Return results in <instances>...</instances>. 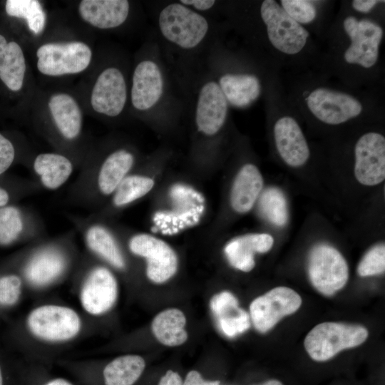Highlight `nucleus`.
<instances>
[{
	"label": "nucleus",
	"instance_id": "obj_33",
	"mask_svg": "<svg viewBox=\"0 0 385 385\" xmlns=\"http://www.w3.org/2000/svg\"><path fill=\"white\" fill-rule=\"evenodd\" d=\"M280 6L293 20L301 25L311 23L317 16V9L310 1L282 0Z\"/></svg>",
	"mask_w": 385,
	"mask_h": 385
},
{
	"label": "nucleus",
	"instance_id": "obj_46",
	"mask_svg": "<svg viewBox=\"0 0 385 385\" xmlns=\"http://www.w3.org/2000/svg\"><path fill=\"white\" fill-rule=\"evenodd\" d=\"M210 385H219V381H211Z\"/></svg>",
	"mask_w": 385,
	"mask_h": 385
},
{
	"label": "nucleus",
	"instance_id": "obj_25",
	"mask_svg": "<svg viewBox=\"0 0 385 385\" xmlns=\"http://www.w3.org/2000/svg\"><path fill=\"white\" fill-rule=\"evenodd\" d=\"M35 172L42 184L51 190L61 187L73 171L71 162L64 155L57 153H41L34 163Z\"/></svg>",
	"mask_w": 385,
	"mask_h": 385
},
{
	"label": "nucleus",
	"instance_id": "obj_39",
	"mask_svg": "<svg viewBox=\"0 0 385 385\" xmlns=\"http://www.w3.org/2000/svg\"><path fill=\"white\" fill-rule=\"evenodd\" d=\"M384 1L377 0H354L351 6L354 10L361 13H368L379 3Z\"/></svg>",
	"mask_w": 385,
	"mask_h": 385
},
{
	"label": "nucleus",
	"instance_id": "obj_2",
	"mask_svg": "<svg viewBox=\"0 0 385 385\" xmlns=\"http://www.w3.org/2000/svg\"><path fill=\"white\" fill-rule=\"evenodd\" d=\"M155 24L162 51L176 72L199 63L217 39L210 16L179 1L164 3L156 11Z\"/></svg>",
	"mask_w": 385,
	"mask_h": 385
},
{
	"label": "nucleus",
	"instance_id": "obj_12",
	"mask_svg": "<svg viewBox=\"0 0 385 385\" xmlns=\"http://www.w3.org/2000/svg\"><path fill=\"white\" fill-rule=\"evenodd\" d=\"M130 251L147 260L146 275L155 283L170 279L178 269V257L165 241L149 234H138L129 242Z\"/></svg>",
	"mask_w": 385,
	"mask_h": 385
},
{
	"label": "nucleus",
	"instance_id": "obj_21",
	"mask_svg": "<svg viewBox=\"0 0 385 385\" xmlns=\"http://www.w3.org/2000/svg\"><path fill=\"white\" fill-rule=\"evenodd\" d=\"M65 267L64 256L57 250L47 248L31 257L25 268V275L32 284L43 286L58 278Z\"/></svg>",
	"mask_w": 385,
	"mask_h": 385
},
{
	"label": "nucleus",
	"instance_id": "obj_11",
	"mask_svg": "<svg viewBox=\"0 0 385 385\" xmlns=\"http://www.w3.org/2000/svg\"><path fill=\"white\" fill-rule=\"evenodd\" d=\"M302 304L300 296L292 289L277 287L254 299L250 306L255 329L265 333L282 317L295 312Z\"/></svg>",
	"mask_w": 385,
	"mask_h": 385
},
{
	"label": "nucleus",
	"instance_id": "obj_3",
	"mask_svg": "<svg viewBox=\"0 0 385 385\" xmlns=\"http://www.w3.org/2000/svg\"><path fill=\"white\" fill-rule=\"evenodd\" d=\"M368 334L367 329L361 325L323 322L307 334L304 345L313 360L324 361L342 350L361 344Z\"/></svg>",
	"mask_w": 385,
	"mask_h": 385
},
{
	"label": "nucleus",
	"instance_id": "obj_26",
	"mask_svg": "<svg viewBox=\"0 0 385 385\" xmlns=\"http://www.w3.org/2000/svg\"><path fill=\"white\" fill-rule=\"evenodd\" d=\"M145 366L143 357L128 354L115 358L103 369L105 385H133Z\"/></svg>",
	"mask_w": 385,
	"mask_h": 385
},
{
	"label": "nucleus",
	"instance_id": "obj_15",
	"mask_svg": "<svg viewBox=\"0 0 385 385\" xmlns=\"http://www.w3.org/2000/svg\"><path fill=\"white\" fill-rule=\"evenodd\" d=\"M117 297V281L111 272L103 267H96L89 273L80 293L83 308L96 316L110 310Z\"/></svg>",
	"mask_w": 385,
	"mask_h": 385
},
{
	"label": "nucleus",
	"instance_id": "obj_32",
	"mask_svg": "<svg viewBox=\"0 0 385 385\" xmlns=\"http://www.w3.org/2000/svg\"><path fill=\"white\" fill-rule=\"evenodd\" d=\"M385 270V245L379 244L369 250L361 260L357 272L361 277L381 274Z\"/></svg>",
	"mask_w": 385,
	"mask_h": 385
},
{
	"label": "nucleus",
	"instance_id": "obj_8",
	"mask_svg": "<svg viewBox=\"0 0 385 385\" xmlns=\"http://www.w3.org/2000/svg\"><path fill=\"white\" fill-rule=\"evenodd\" d=\"M202 64L211 74L229 106L245 108L252 105L262 93L259 77L250 72L228 70L204 56Z\"/></svg>",
	"mask_w": 385,
	"mask_h": 385
},
{
	"label": "nucleus",
	"instance_id": "obj_20",
	"mask_svg": "<svg viewBox=\"0 0 385 385\" xmlns=\"http://www.w3.org/2000/svg\"><path fill=\"white\" fill-rule=\"evenodd\" d=\"M48 106L61 135L69 140L76 138L81 132L83 120L76 101L68 93H58L50 98Z\"/></svg>",
	"mask_w": 385,
	"mask_h": 385
},
{
	"label": "nucleus",
	"instance_id": "obj_31",
	"mask_svg": "<svg viewBox=\"0 0 385 385\" xmlns=\"http://www.w3.org/2000/svg\"><path fill=\"white\" fill-rule=\"evenodd\" d=\"M22 230L20 211L13 206L0 207V245H7L14 242Z\"/></svg>",
	"mask_w": 385,
	"mask_h": 385
},
{
	"label": "nucleus",
	"instance_id": "obj_27",
	"mask_svg": "<svg viewBox=\"0 0 385 385\" xmlns=\"http://www.w3.org/2000/svg\"><path fill=\"white\" fill-rule=\"evenodd\" d=\"M89 248L118 269L125 267L123 257L111 234L103 227L96 225L86 233Z\"/></svg>",
	"mask_w": 385,
	"mask_h": 385
},
{
	"label": "nucleus",
	"instance_id": "obj_5",
	"mask_svg": "<svg viewBox=\"0 0 385 385\" xmlns=\"http://www.w3.org/2000/svg\"><path fill=\"white\" fill-rule=\"evenodd\" d=\"M26 324L36 338L49 342H61L75 337L81 328L80 317L68 307L46 304L34 309Z\"/></svg>",
	"mask_w": 385,
	"mask_h": 385
},
{
	"label": "nucleus",
	"instance_id": "obj_43",
	"mask_svg": "<svg viewBox=\"0 0 385 385\" xmlns=\"http://www.w3.org/2000/svg\"><path fill=\"white\" fill-rule=\"evenodd\" d=\"M9 200L8 192L3 188H0V207L6 205Z\"/></svg>",
	"mask_w": 385,
	"mask_h": 385
},
{
	"label": "nucleus",
	"instance_id": "obj_10",
	"mask_svg": "<svg viewBox=\"0 0 385 385\" xmlns=\"http://www.w3.org/2000/svg\"><path fill=\"white\" fill-rule=\"evenodd\" d=\"M311 113L328 125H339L359 115L362 104L355 97L327 88H317L306 98Z\"/></svg>",
	"mask_w": 385,
	"mask_h": 385
},
{
	"label": "nucleus",
	"instance_id": "obj_34",
	"mask_svg": "<svg viewBox=\"0 0 385 385\" xmlns=\"http://www.w3.org/2000/svg\"><path fill=\"white\" fill-rule=\"evenodd\" d=\"M22 282L14 274L0 275V307L15 305L21 295Z\"/></svg>",
	"mask_w": 385,
	"mask_h": 385
},
{
	"label": "nucleus",
	"instance_id": "obj_22",
	"mask_svg": "<svg viewBox=\"0 0 385 385\" xmlns=\"http://www.w3.org/2000/svg\"><path fill=\"white\" fill-rule=\"evenodd\" d=\"M26 61L21 47L15 41L8 42L0 34V79L12 91L21 89Z\"/></svg>",
	"mask_w": 385,
	"mask_h": 385
},
{
	"label": "nucleus",
	"instance_id": "obj_29",
	"mask_svg": "<svg viewBox=\"0 0 385 385\" xmlns=\"http://www.w3.org/2000/svg\"><path fill=\"white\" fill-rule=\"evenodd\" d=\"M259 198L263 216L275 226H284L289 219V210L284 192L278 188L271 187L261 193Z\"/></svg>",
	"mask_w": 385,
	"mask_h": 385
},
{
	"label": "nucleus",
	"instance_id": "obj_4",
	"mask_svg": "<svg viewBox=\"0 0 385 385\" xmlns=\"http://www.w3.org/2000/svg\"><path fill=\"white\" fill-rule=\"evenodd\" d=\"M260 15L268 39L277 50L287 55L297 54L302 51L309 32L293 20L276 1H263Z\"/></svg>",
	"mask_w": 385,
	"mask_h": 385
},
{
	"label": "nucleus",
	"instance_id": "obj_37",
	"mask_svg": "<svg viewBox=\"0 0 385 385\" xmlns=\"http://www.w3.org/2000/svg\"><path fill=\"white\" fill-rule=\"evenodd\" d=\"M15 150L11 142L0 133V175L11 165Z\"/></svg>",
	"mask_w": 385,
	"mask_h": 385
},
{
	"label": "nucleus",
	"instance_id": "obj_41",
	"mask_svg": "<svg viewBox=\"0 0 385 385\" xmlns=\"http://www.w3.org/2000/svg\"><path fill=\"white\" fill-rule=\"evenodd\" d=\"M211 381H205L197 371H190L186 376L183 385H210Z\"/></svg>",
	"mask_w": 385,
	"mask_h": 385
},
{
	"label": "nucleus",
	"instance_id": "obj_38",
	"mask_svg": "<svg viewBox=\"0 0 385 385\" xmlns=\"http://www.w3.org/2000/svg\"><path fill=\"white\" fill-rule=\"evenodd\" d=\"M179 1L191 9L207 16L217 5V1L215 0H180Z\"/></svg>",
	"mask_w": 385,
	"mask_h": 385
},
{
	"label": "nucleus",
	"instance_id": "obj_23",
	"mask_svg": "<svg viewBox=\"0 0 385 385\" xmlns=\"http://www.w3.org/2000/svg\"><path fill=\"white\" fill-rule=\"evenodd\" d=\"M135 161L133 153L125 149L113 151L103 161L98 176V185L104 195L115 192Z\"/></svg>",
	"mask_w": 385,
	"mask_h": 385
},
{
	"label": "nucleus",
	"instance_id": "obj_9",
	"mask_svg": "<svg viewBox=\"0 0 385 385\" xmlns=\"http://www.w3.org/2000/svg\"><path fill=\"white\" fill-rule=\"evenodd\" d=\"M343 27L350 39V44L344 53L345 61L364 68L374 66L379 58L382 28L372 21L358 20L353 16L345 18Z\"/></svg>",
	"mask_w": 385,
	"mask_h": 385
},
{
	"label": "nucleus",
	"instance_id": "obj_35",
	"mask_svg": "<svg viewBox=\"0 0 385 385\" xmlns=\"http://www.w3.org/2000/svg\"><path fill=\"white\" fill-rule=\"evenodd\" d=\"M217 322L221 331L229 337L243 333L250 327L249 315L242 309L237 314Z\"/></svg>",
	"mask_w": 385,
	"mask_h": 385
},
{
	"label": "nucleus",
	"instance_id": "obj_6",
	"mask_svg": "<svg viewBox=\"0 0 385 385\" xmlns=\"http://www.w3.org/2000/svg\"><path fill=\"white\" fill-rule=\"evenodd\" d=\"M37 68L49 76L76 74L85 71L92 59V51L85 43H47L36 51Z\"/></svg>",
	"mask_w": 385,
	"mask_h": 385
},
{
	"label": "nucleus",
	"instance_id": "obj_45",
	"mask_svg": "<svg viewBox=\"0 0 385 385\" xmlns=\"http://www.w3.org/2000/svg\"><path fill=\"white\" fill-rule=\"evenodd\" d=\"M0 385H4L3 368L0 363Z\"/></svg>",
	"mask_w": 385,
	"mask_h": 385
},
{
	"label": "nucleus",
	"instance_id": "obj_30",
	"mask_svg": "<svg viewBox=\"0 0 385 385\" xmlns=\"http://www.w3.org/2000/svg\"><path fill=\"white\" fill-rule=\"evenodd\" d=\"M154 185V180L148 176H126L114 192L113 202L118 207L128 205L148 194Z\"/></svg>",
	"mask_w": 385,
	"mask_h": 385
},
{
	"label": "nucleus",
	"instance_id": "obj_44",
	"mask_svg": "<svg viewBox=\"0 0 385 385\" xmlns=\"http://www.w3.org/2000/svg\"><path fill=\"white\" fill-rule=\"evenodd\" d=\"M261 385H283L281 381L275 379L269 380Z\"/></svg>",
	"mask_w": 385,
	"mask_h": 385
},
{
	"label": "nucleus",
	"instance_id": "obj_7",
	"mask_svg": "<svg viewBox=\"0 0 385 385\" xmlns=\"http://www.w3.org/2000/svg\"><path fill=\"white\" fill-rule=\"evenodd\" d=\"M307 270L314 288L327 296L343 288L349 278L345 259L337 249L327 244L317 245L311 250Z\"/></svg>",
	"mask_w": 385,
	"mask_h": 385
},
{
	"label": "nucleus",
	"instance_id": "obj_19",
	"mask_svg": "<svg viewBox=\"0 0 385 385\" xmlns=\"http://www.w3.org/2000/svg\"><path fill=\"white\" fill-rule=\"evenodd\" d=\"M263 178L259 168L246 163L237 173L230 191V201L233 210L243 214L249 212L260 197Z\"/></svg>",
	"mask_w": 385,
	"mask_h": 385
},
{
	"label": "nucleus",
	"instance_id": "obj_28",
	"mask_svg": "<svg viewBox=\"0 0 385 385\" xmlns=\"http://www.w3.org/2000/svg\"><path fill=\"white\" fill-rule=\"evenodd\" d=\"M5 10L10 16L25 19L28 28L34 34L38 35L43 31L46 16L38 1L8 0Z\"/></svg>",
	"mask_w": 385,
	"mask_h": 385
},
{
	"label": "nucleus",
	"instance_id": "obj_42",
	"mask_svg": "<svg viewBox=\"0 0 385 385\" xmlns=\"http://www.w3.org/2000/svg\"><path fill=\"white\" fill-rule=\"evenodd\" d=\"M44 385H73V384L69 381L65 379L57 378V379H52L48 381Z\"/></svg>",
	"mask_w": 385,
	"mask_h": 385
},
{
	"label": "nucleus",
	"instance_id": "obj_14",
	"mask_svg": "<svg viewBox=\"0 0 385 385\" xmlns=\"http://www.w3.org/2000/svg\"><path fill=\"white\" fill-rule=\"evenodd\" d=\"M354 176L361 185L374 186L385 178V138L376 132L362 135L354 147Z\"/></svg>",
	"mask_w": 385,
	"mask_h": 385
},
{
	"label": "nucleus",
	"instance_id": "obj_18",
	"mask_svg": "<svg viewBox=\"0 0 385 385\" xmlns=\"http://www.w3.org/2000/svg\"><path fill=\"white\" fill-rule=\"evenodd\" d=\"M273 244V237L270 234H247L228 242L224 252L231 266L240 271L248 272L255 266V255L267 252Z\"/></svg>",
	"mask_w": 385,
	"mask_h": 385
},
{
	"label": "nucleus",
	"instance_id": "obj_17",
	"mask_svg": "<svg viewBox=\"0 0 385 385\" xmlns=\"http://www.w3.org/2000/svg\"><path fill=\"white\" fill-rule=\"evenodd\" d=\"M82 19L100 29H113L122 26L130 12L127 0H83L78 6Z\"/></svg>",
	"mask_w": 385,
	"mask_h": 385
},
{
	"label": "nucleus",
	"instance_id": "obj_1",
	"mask_svg": "<svg viewBox=\"0 0 385 385\" xmlns=\"http://www.w3.org/2000/svg\"><path fill=\"white\" fill-rule=\"evenodd\" d=\"M129 91L133 108L151 125H172L187 113L185 91L158 40L151 39L144 46Z\"/></svg>",
	"mask_w": 385,
	"mask_h": 385
},
{
	"label": "nucleus",
	"instance_id": "obj_36",
	"mask_svg": "<svg viewBox=\"0 0 385 385\" xmlns=\"http://www.w3.org/2000/svg\"><path fill=\"white\" fill-rule=\"evenodd\" d=\"M210 307L216 319L239 307L237 299L227 291L214 295L210 300Z\"/></svg>",
	"mask_w": 385,
	"mask_h": 385
},
{
	"label": "nucleus",
	"instance_id": "obj_16",
	"mask_svg": "<svg viewBox=\"0 0 385 385\" xmlns=\"http://www.w3.org/2000/svg\"><path fill=\"white\" fill-rule=\"evenodd\" d=\"M273 133L277 152L287 165L297 168L307 163L310 155L309 145L294 118L289 115L278 118Z\"/></svg>",
	"mask_w": 385,
	"mask_h": 385
},
{
	"label": "nucleus",
	"instance_id": "obj_24",
	"mask_svg": "<svg viewBox=\"0 0 385 385\" xmlns=\"http://www.w3.org/2000/svg\"><path fill=\"white\" fill-rule=\"evenodd\" d=\"M185 324L186 318L183 312L173 308L158 314L153 320L151 328L160 343L168 346H177L188 339Z\"/></svg>",
	"mask_w": 385,
	"mask_h": 385
},
{
	"label": "nucleus",
	"instance_id": "obj_13",
	"mask_svg": "<svg viewBox=\"0 0 385 385\" xmlns=\"http://www.w3.org/2000/svg\"><path fill=\"white\" fill-rule=\"evenodd\" d=\"M129 97L125 76L120 68L110 66L98 76L91 94V105L96 113L117 117L124 111Z\"/></svg>",
	"mask_w": 385,
	"mask_h": 385
},
{
	"label": "nucleus",
	"instance_id": "obj_40",
	"mask_svg": "<svg viewBox=\"0 0 385 385\" xmlns=\"http://www.w3.org/2000/svg\"><path fill=\"white\" fill-rule=\"evenodd\" d=\"M180 375L172 370H168L160 379L158 385H183Z\"/></svg>",
	"mask_w": 385,
	"mask_h": 385
}]
</instances>
